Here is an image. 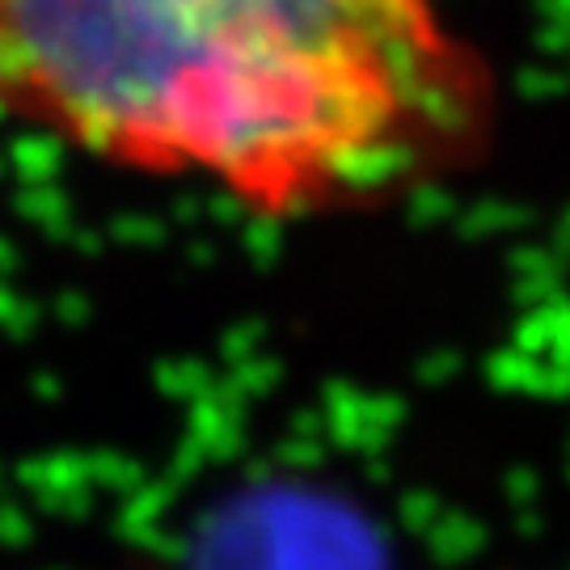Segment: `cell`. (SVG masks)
Segmentation results:
<instances>
[{
  "label": "cell",
  "mask_w": 570,
  "mask_h": 570,
  "mask_svg": "<svg viewBox=\"0 0 570 570\" xmlns=\"http://www.w3.org/2000/svg\"><path fill=\"white\" fill-rule=\"evenodd\" d=\"M0 119L301 220L444 169L482 77L440 0H0Z\"/></svg>",
  "instance_id": "obj_1"
}]
</instances>
